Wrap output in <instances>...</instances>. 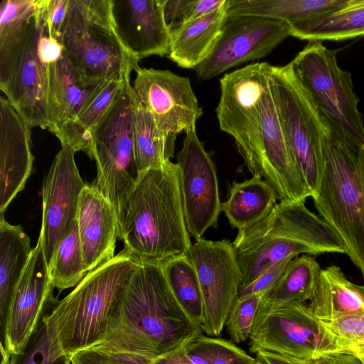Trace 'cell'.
I'll use <instances>...</instances> for the list:
<instances>
[{
	"mask_svg": "<svg viewBox=\"0 0 364 364\" xmlns=\"http://www.w3.org/2000/svg\"><path fill=\"white\" fill-rule=\"evenodd\" d=\"M202 334L181 307L161 265L138 263L93 348L155 360Z\"/></svg>",
	"mask_w": 364,
	"mask_h": 364,
	"instance_id": "1",
	"label": "cell"
},
{
	"mask_svg": "<svg viewBox=\"0 0 364 364\" xmlns=\"http://www.w3.org/2000/svg\"><path fill=\"white\" fill-rule=\"evenodd\" d=\"M116 212L117 236L138 263L161 265L186 255L192 245L176 163L141 173Z\"/></svg>",
	"mask_w": 364,
	"mask_h": 364,
	"instance_id": "2",
	"label": "cell"
},
{
	"mask_svg": "<svg viewBox=\"0 0 364 364\" xmlns=\"http://www.w3.org/2000/svg\"><path fill=\"white\" fill-rule=\"evenodd\" d=\"M232 243L242 274L241 285L287 258L346 254L338 234L304 201L277 203L261 222L238 231Z\"/></svg>",
	"mask_w": 364,
	"mask_h": 364,
	"instance_id": "3",
	"label": "cell"
},
{
	"mask_svg": "<svg viewBox=\"0 0 364 364\" xmlns=\"http://www.w3.org/2000/svg\"><path fill=\"white\" fill-rule=\"evenodd\" d=\"M136 264L123 249L89 272L48 314L70 358L99 343Z\"/></svg>",
	"mask_w": 364,
	"mask_h": 364,
	"instance_id": "4",
	"label": "cell"
},
{
	"mask_svg": "<svg viewBox=\"0 0 364 364\" xmlns=\"http://www.w3.org/2000/svg\"><path fill=\"white\" fill-rule=\"evenodd\" d=\"M324 141L325 168L314 203L364 279V146L355 148L329 124Z\"/></svg>",
	"mask_w": 364,
	"mask_h": 364,
	"instance_id": "5",
	"label": "cell"
},
{
	"mask_svg": "<svg viewBox=\"0 0 364 364\" xmlns=\"http://www.w3.org/2000/svg\"><path fill=\"white\" fill-rule=\"evenodd\" d=\"M45 1L27 18L0 27V89L31 127L50 131L48 68L55 60L40 45Z\"/></svg>",
	"mask_w": 364,
	"mask_h": 364,
	"instance_id": "6",
	"label": "cell"
},
{
	"mask_svg": "<svg viewBox=\"0 0 364 364\" xmlns=\"http://www.w3.org/2000/svg\"><path fill=\"white\" fill-rule=\"evenodd\" d=\"M58 41L86 87L129 75L139 67L117 36L110 0H69Z\"/></svg>",
	"mask_w": 364,
	"mask_h": 364,
	"instance_id": "7",
	"label": "cell"
},
{
	"mask_svg": "<svg viewBox=\"0 0 364 364\" xmlns=\"http://www.w3.org/2000/svg\"><path fill=\"white\" fill-rule=\"evenodd\" d=\"M269 81L286 141L313 198L324 172L328 122L299 80L291 62L272 65Z\"/></svg>",
	"mask_w": 364,
	"mask_h": 364,
	"instance_id": "8",
	"label": "cell"
},
{
	"mask_svg": "<svg viewBox=\"0 0 364 364\" xmlns=\"http://www.w3.org/2000/svg\"><path fill=\"white\" fill-rule=\"evenodd\" d=\"M299 80L330 127L356 149L364 146V122L351 75L339 68L336 51L309 41L291 61Z\"/></svg>",
	"mask_w": 364,
	"mask_h": 364,
	"instance_id": "9",
	"label": "cell"
},
{
	"mask_svg": "<svg viewBox=\"0 0 364 364\" xmlns=\"http://www.w3.org/2000/svg\"><path fill=\"white\" fill-rule=\"evenodd\" d=\"M135 102L136 93L129 80L92 134L90 157L95 161L97 169L92 185L111 201L115 209L139 176L133 134Z\"/></svg>",
	"mask_w": 364,
	"mask_h": 364,
	"instance_id": "10",
	"label": "cell"
},
{
	"mask_svg": "<svg viewBox=\"0 0 364 364\" xmlns=\"http://www.w3.org/2000/svg\"><path fill=\"white\" fill-rule=\"evenodd\" d=\"M272 65L249 64L220 80V97L215 109L220 129L235 140L253 175L259 160L262 131V104L270 87Z\"/></svg>",
	"mask_w": 364,
	"mask_h": 364,
	"instance_id": "11",
	"label": "cell"
},
{
	"mask_svg": "<svg viewBox=\"0 0 364 364\" xmlns=\"http://www.w3.org/2000/svg\"><path fill=\"white\" fill-rule=\"evenodd\" d=\"M249 339L252 353L264 350L314 360L338 352L333 338L306 303H287L255 318Z\"/></svg>",
	"mask_w": 364,
	"mask_h": 364,
	"instance_id": "12",
	"label": "cell"
},
{
	"mask_svg": "<svg viewBox=\"0 0 364 364\" xmlns=\"http://www.w3.org/2000/svg\"><path fill=\"white\" fill-rule=\"evenodd\" d=\"M187 256L196 270L203 296L201 330L208 336H220L242 282L232 243L198 238Z\"/></svg>",
	"mask_w": 364,
	"mask_h": 364,
	"instance_id": "13",
	"label": "cell"
},
{
	"mask_svg": "<svg viewBox=\"0 0 364 364\" xmlns=\"http://www.w3.org/2000/svg\"><path fill=\"white\" fill-rule=\"evenodd\" d=\"M289 36L290 27L283 21L227 14L210 53L195 68L196 75L209 80L245 62L262 58Z\"/></svg>",
	"mask_w": 364,
	"mask_h": 364,
	"instance_id": "14",
	"label": "cell"
},
{
	"mask_svg": "<svg viewBox=\"0 0 364 364\" xmlns=\"http://www.w3.org/2000/svg\"><path fill=\"white\" fill-rule=\"evenodd\" d=\"M53 289L40 233L1 322V364H6L11 355L24 350L40 324L46 304L53 299Z\"/></svg>",
	"mask_w": 364,
	"mask_h": 364,
	"instance_id": "15",
	"label": "cell"
},
{
	"mask_svg": "<svg viewBox=\"0 0 364 364\" xmlns=\"http://www.w3.org/2000/svg\"><path fill=\"white\" fill-rule=\"evenodd\" d=\"M185 133L176 164L187 229L196 240L210 228H218L222 202L215 164L198 139L196 126Z\"/></svg>",
	"mask_w": 364,
	"mask_h": 364,
	"instance_id": "16",
	"label": "cell"
},
{
	"mask_svg": "<svg viewBox=\"0 0 364 364\" xmlns=\"http://www.w3.org/2000/svg\"><path fill=\"white\" fill-rule=\"evenodd\" d=\"M135 71L134 90L160 130L177 136L196 126L203 109L188 77L168 70L139 67Z\"/></svg>",
	"mask_w": 364,
	"mask_h": 364,
	"instance_id": "17",
	"label": "cell"
},
{
	"mask_svg": "<svg viewBox=\"0 0 364 364\" xmlns=\"http://www.w3.org/2000/svg\"><path fill=\"white\" fill-rule=\"evenodd\" d=\"M75 151L63 144L44 178L41 234L48 264L61 238L77 220L83 181L75 161Z\"/></svg>",
	"mask_w": 364,
	"mask_h": 364,
	"instance_id": "18",
	"label": "cell"
},
{
	"mask_svg": "<svg viewBox=\"0 0 364 364\" xmlns=\"http://www.w3.org/2000/svg\"><path fill=\"white\" fill-rule=\"evenodd\" d=\"M165 0H110L111 15L123 46L136 61L167 55L171 32L164 14Z\"/></svg>",
	"mask_w": 364,
	"mask_h": 364,
	"instance_id": "19",
	"label": "cell"
},
{
	"mask_svg": "<svg viewBox=\"0 0 364 364\" xmlns=\"http://www.w3.org/2000/svg\"><path fill=\"white\" fill-rule=\"evenodd\" d=\"M31 127L6 98L0 97V213L21 191L33 162Z\"/></svg>",
	"mask_w": 364,
	"mask_h": 364,
	"instance_id": "20",
	"label": "cell"
},
{
	"mask_svg": "<svg viewBox=\"0 0 364 364\" xmlns=\"http://www.w3.org/2000/svg\"><path fill=\"white\" fill-rule=\"evenodd\" d=\"M77 223L89 272L115 256L118 237L116 209L101 191L86 184L80 196Z\"/></svg>",
	"mask_w": 364,
	"mask_h": 364,
	"instance_id": "21",
	"label": "cell"
},
{
	"mask_svg": "<svg viewBox=\"0 0 364 364\" xmlns=\"http://www.w3.org/2000/svg\"><path fill=\"white\" fill-rule=\"evenodd\" d=\"M97 86V85H96ZM85 86L70 67L64 50L48 68L47 102L50 132L59 138L96 87Z\"/></svg>",
	"mask_w": 364,
	"mask_h": 364,
	"instance_id": "22",
	"label": "cell"
},
{
	"mask_svg": "<svg viewBox=\"0 0 364 364\" xmlns=\"http://www.w3.org/2000/svg\"><path fill=\"white\" fill-rule=\"evenodd\" d=\"M228 0L217 11L185 23L171 31L167 57L178 66L195 69L210 53L227 15Z\"/></svg>",
	"mask_w": 364,
	"mask_h": 364,
	"instance_id": "23",
	"label": "cell"
},
{
	"mask_svg": "<svg viewBox=\"0 0 364 364\" xmlns=\"http://www.w3.org/2000/svg\"><path fill=\"white\" fill-rule=\"evenodd\" d=\"M229 193L228 198L222 203V212L231 227L238 231L267 218L278 200L273 188L257 176L242 182L234 181Z\"/></svg>",
	"mask_w": 364,
	"mask_h": 364,
	"instance_id": "24",
	"label": "cell"
},
{
	"mask_svg": "<svg viewBox=\"0 0 364 364\" xmlns=\"http://www.w3.org/2000/svg\"><path fill=\"white\" fill-rule=\"evenodd\" d=\"M321 269L313 255L294 257L274 287L263 295L255 318L287 303L309 301Z\"/></svg>",
	"mask_w": 364,
	"mask_h": 364,
	"instance_id": "25",
	"label": "cell"
},
{
	"mask_svg": "<svg viewBox=\"0 0 364 364\" xmlns=\"http://www.w3.org/2000/svg\"><path fill=\"white\" fill-rule=\"evenodd\" d=\"M130 75L102 82L90 92L77 116L58 138L61 144L70 146L75 152H91L92 131L113 102L119 95Z\"/></svg>",
	"mask_w": 364,
	"mask_h": 364,
	"instance_id": "26",
	"label": "cell"
},
{
	"mask_svg": "<svg viewBox=\"0 0 364 364\" xmlns=\"http://www.w3.org/2000/svg\"><path fill=\"white\" fill-rule=\"evenodd\" d=\"M308 306L318 319L328 318L364 310V293L339 267L331 265L321 269Z\"/></svg>",
	"mask_w": 364,
	"mask_h": 364,
	"instance_id": "27",
	"label": "cell"
},
{
	"mask_svg": "<svg viewBox=\"0 0 364 364\" xmlns=\"http://www.w3.org/2000/svg\"><path fill=\"white\" fill-rule=\"evenodd\" d=\"M348 0H228L227 14L255 15L283 21L290 28L331 13Z\"/></svg>",
	"mask_w": 364,
	"mask_h": 364,
	"instance_id": "28",
	"label": "cell"
},
{
	"mask_svg": "<svg viewBox=\"0 0 364 364\" xmlns=\"http://www.w3.org/2000/svg\"><path fill=\"white\" fill-rule=\"evenodd\" d=\"M309 41H342L364 36V0H348L341 8L290 28Z\"/></svg>",
	"mask_w": 364,
	"mask_h": 364,
	"instance_id": "29",
	"label": "cell"
},
{
	"mask_svg": "<svg viewBox=\"0 0 364 364\" xmlns=\"http://www.w3.org/2000/svg\"><path fill=\"white\" fill-rule=\"evenodd\" d=\"M30 237L21 225L9 224L0 213V314L2 321L11 293L31 257Z\"/></svg>",
	"mask_w": 364,
	"mask_h": 364,
	"instance_id": "30",
	"label": "cell"
},
{
	"mask_svg": "<svg viewBox=\"0 0 364 364\" xmlns=\"http://www.w3.org/2000/svg\"><path fill=\"white\" fill-rule=\"evenodd\" d=\"M133 134L134 154L139 174L161 166L174 156L175 135L164 133L152 115L141 105L136 95Z\"/></svg>",
	"mask_w": 364,
	"mask_h": 364,
	"instance_id": "31",
	"label": "cell"
},
{
	"mask_svg": "<svg viewBox=\"0 0 364 364\" xmlns=\"http://www.w3.org/2000/svg\"><path fill=\"white\" fill-rule=\"evenodd\" d=\"M161 267L176 299L191 319L201 328L203 301L193 262L186 255L166 261Z\"/></svg>",
	"mask_w": 364,
	"mask_h": 364,
	"instance_id": "32",
	"label": "cell"
},
{
	"mask_svg": "<svg viewBox=\"0 0 364 364\" xmlns=\"http://www.w3.org/2000/svg\"><path fill=\"white\" fill-rule=\"evenodd\" d=\"M48 266L52 284L59 292L77 285L88 273L77 220L58 242Z\"/></svg>",
	"mask_w": 364,
	"mask_h": 364,
	"instance_id": "33",
	"label": "cell"
},
{
	"mask_svg": "<svg viewBox=\"0 0 364 364\" xmlns=\"http://www.w3.org/2000/svg\"><path fill=\"white\" fill-rule=\"evenodd\" d=\"M6 364H71V358L63 350L55 326L46 314L24 350L11 355Z\"/></svg>",
	"mask_w": 364,
	"mask_h": 364,
	"instance_id": "34",
	"label": "cell"
},
{
	"mask_svg": "<svg viewBox=\"0 0 364 364\" xmlns=\"http://www.w3.org/2000/svg\"><path fill=\"white\" fill-rule=\"evenodd\" d=\"M319 321L333 338L338 352L364 355V310Z\"/></svg>",
	"mask_w": 364,
	"mask_h": 364,
	"instance_id": "35",
	"label": "cell"
},
{
	"mask_svg": "<svg viewBox=\"0 0 364 364\" xmlns=\"http://www.w3.org/2000/svg\"><path fill=\"white\" fill-rule=\"evenodd\" d=\"M187 345L204 355L210 364H256L257 359L232 342L220 338L203 334L195 338Z\"/></svg>",
	"mask_w": 364,
	"mask_h": 364,
	"instance_id": "36",
	"label": "cell"
},
{
	"mask_svg": "<svg viewBox=\"0 0 364 364\" xmlns=\"http://www.w3.org/2000/svg\"><path fill=\"white\" fill-rule=\"evenodd\" d=\"M263 294L237 297L225 326L232 341L240 343L249 338Z\"/></svg>",
	"mask_w": 364,
	"mask_h": 364,
	"instance_id": "37",
	"label": "cell"
},
{
	"mask_svg": "<svg viewBox=\"0 0 364 364\" xmlns=\"http://www.w3.org/2000/svg\"><path fill=\"white\" fill-rule=\"evenodd\" d=\"M227 0H165L164 14L170 31L220 9Z\"/></svg>",
	"mask_w": 364,
	"mask_h": 364,
	"instance_id": "38",
	"label": "cell"
},
{
	"mask_svg": "<svg viewBox=\"0 0 364 364\" xmlns=\"http://www.w3.org/2000/svg\"><path fill=\"white\" fill-rule=\"evenodd\" d=\"M293 258L285 259L259 274L255 279L247 284L240 285L237 297L254 294H264L279 281L288 263Z\"/></svg>",
	"mask_w": 364,
	"mask_h": 364,
	"instance_id": "39",
	"label": "cell"
},
{
	"mask_svg": "<svg viewBox=\"0 0 364 364\" xmlns=\"http://www.w3.org/2000/svg\"><path fill=\"white\" fill-rule=\"evenodd\" d=\"M69 0H46V19L50 35L59 41Z\"/></svg>",
	"mask_w": 364,
	"mask_h": 364,
	"instance_id": "40",
	"label": "cell"
},
{
	"mask_svg": "<svg viewBox=\"0 0 364 364\" xmlns=\"http://www.w3.org/2000/svg\"><path fill=\"white\" fill-rule=\"evenodd\" d=\"M71 364H118L107 354L90 348L81 350L71 357Z\"/></svg>",
	"mask_w": 364,
	"mask_h": 364,
	"instance_id": "41",
	"label": "cell"
},
{
	"mask_svg": "<svg viewBox=\"0 0 364 364\" xmlns=\"http://www.w3.org/2000/svg\"><path fill=\"white\" fill-rule=\"evenodd\" d=\"M255 354L256 358L266 364H313L312 360L297 358L264 350H259Z\"/></svg>",
	"mask_w": 364,
	"mask_h": 364,
	"instance_id": "42",
	"label": "cell"
},
{
	"mask_svg": "<svg viewBox=\"0 0 364 364\" xmlns=\"http://www.w3.org/2000/svg\"><path fill=\"white\" fill-rule=\"evenodd\" d=\"M184 346L155 359L151 364H192L187 358Z\"/></svg>",
	"mask_w": 364,
	"mask_h": 364,
	"instance_id": "43",
	"label": "cell"
},
{
	"mask_svg": "<svg viewBox=\"0 0 364 364\" xmlns=\"http://www.w3.org/2000/svg\"><path fill=\"white\" fill-rule=\"evenodd\" d=\"M336 364H364V355L341 351L328 354Z\"/></svg>",
	"mask_w": 364,
	"mask_h": 364,
	"instance_id": "44",
	"label": "cell"
},
{
	"mask_svg": "<svg viewBox=\"0 0 364 364\" xmlns=\"http://www.w3.org/2000/svg\"><path fill=\"white\" fill-rule=\"evenodd\" d=\"M312 361L313 364H336L328 354H323Z\"/></svg>",
	"mask_w": 364,
	"mask_h": 364,
	"instance_id": "45",
	"label": "cell"
},
{
	"mask_svg": "<svg viewBox=\"0 0 364 364\" xmlns=\"http://www.w3.org/2000/svg\"><path fill=\"white\" fill-rule=\"evenodd\" d=\"M256 359H257V363H256V364H266V363H264V362L261 361L260 360H259V359H257V358H256Z\"/></svg>",
	"mask_w": 364,
	"mask_h": 364,
	"instance_id": "46",
	"label": "cell"
},
{
	"mask_svg": "<svg viewBox=\"0 0 364 364\" xmlns=\"http://www.w3.org/2000/svg\"><path fill=\"white\" fill-rule=\"evenodd\" d=\"M360 288H361L362 291H363V293H364V286H360Z\"/></svg>",
	"mask_w": 364,
	"mask_h": 364,
	"instance_id": "47",
	"label": "cell"
}]
</instances>
